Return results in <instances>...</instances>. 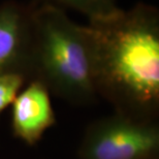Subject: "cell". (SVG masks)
Returning <instances> with one entry per match:
<instances>
[{"label": "cell", "instance_id": "5", "mask_svg": "<svg viewBox=\"0 0 159 159\" xmlns=\"http://www.w3.org/2000/svg\"><path fill=\"white\" fill-rule=\"evenodd\" d=\"M11 107L12 134L28 146L37 144L47 130L56 123L51 93L39 81L27 82Z\"/></svg>", "mask_w": 159, "mask_h": 159}, {"label": "cell", "instance_id": "6", "mask_svg": "<svg viewBox=\"0 0 159 159\" xmlns=\"http://www.w3.org/2000/svg\"><path fill=\"white\" fill-rule=\"evenodd\" d=\"M35 4H50L60 9H72L84 14L88 20L107 16L119 8L117 0H34Z\"/></svg>", "mask_w": 159, "mask_h": 159}, {"label": "cell", "instance_id": "3", "mask_svg": "<svg viewBox=\"0 0 159 159\" xmlns=\"http://www.w3.org/2000/svg\"><path fill=\"white\" fill-rule=\"evenodd\" d=\"M79 159H159V122L116 113L93 121Z\"/></svg>", "mask_w": 159, "mask_h": 159}, {"label": "cell", "instance_id": "2", "mask_svg": "<svg viewBox=\"0 0 159 159\" xmlns=\"http://www.w3.org/2000/svg\"><path fill=\"white\" fill-rule=\"evenodd\" d=\"M33 5L29 81L40 82L51 95L69 103H93L97 93L85 26L72 21L63 9L50 4Z\"/></svg>", "mask_w": 159, "mask_h": 159}, {"label": "cell", "instance_id": "1", "mask_svg": "<svg viewBox=\"0 0 159 159\" xmlns=\"http://www.w3.org/2000/svg\"><path fill=\"white\" fill-rule=\"evenodd\" d=\"M97 96L116 113L159 118V11L147 3L118 8L85 25Z\"/></svg>", "mask_w": 159, "mask_h": 159}, {"label": "cell", "instance_id": "4", "mask_svg": "<svg viewBox=\"0 0 159 159\" xmlns=\"http://www.w3.org/2000/svg\"><path fill=\"white\" fill-rule=\"evenodd\" d=\"M33 3H0V75H21L29 81Z\"/></svg>", "mask_w": 159, "mask_h": 159}, {"label": "cell", "instance_id": "7", "mask_svg": "<svg viewBox=\"0 0 159 159\" xmlns=\"http://www.w3.org/2000/svg\"><path fill=\"white\" fill-rule=\"evenodd\" d=\"M28 81L21 75H0V115L11 107L15 97Z\"/></svg>", "mask_w": 159, "mask_h": 159}]
</instances>
